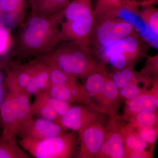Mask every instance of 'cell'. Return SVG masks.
Returning <instances> with one entry per match:
<instances>
[{"label": "cell", "instance_id": "6da1fadb", "mask_svg": "<svg viewBox=\"0 0 158 158\" xmlns=\"http://www.w3.org/2000/svg\"><path fill=\"white\" fill-rule=\"evenodd\" d=\"M63 18V10L50 16L31 11L18 30L13 43L15 53L24 58L48 53L62 41L60 25Z\"/></svg>", "mask_w": 158, "mask_h": 158}, {"label": "cell", "instance_id": "7a4b0ae2", "mask_svg": "<svg viewBox=\"0 0 158 158\" xmlns=\"http://www.w3.org/2000/svg\"><path fill=\"white\" fill-rule=\"evenodd\" d=\"M63 19L60 25L62 41L74 43L90 52L89 42L94 23L91 0L69 2L63 10Z\"/></svg>", "mask_w": 158, "mask_h": 158}, {"label": "cell", "instance_id": "3957f363", "mask_svg": "<svg viewBox=\"0 0 158 158\" xmlns=\"http://www.w3.org/2000/svg\"><path fill=\"white\" fill-rule=\"evenodd\" d=\"M40 58L71 76L85 80L100 60L76 44L62 41Z\"/></svg>", "mask_w": 158, "mask_h": 158}, {"label": "cell", "instance_id": "277c9868", "mask_svg": "<svg viewBox=\"0 0 158 158\" xmlns=\"http://www.w3.org/2000/svg\"><path fill=\"white\" fill-rule=\"evenodd\" d=\"M147 43L138 32L133 34L107 47L97 58L107 62L115 69L121 70L133 67L140 59L145 56L149 48Z\"/></svg>", "mask_w": 158, "mask_h": 158}, {"label": "cell", "instance_id": "5b68a950", "mask_svg": "<svg viewBox=\"0 0 158 158\" xmlns=\"http://www.w3.org/2000/svg\"><path fill=\"white\" fill-rule=\"evenodd\" d=\"M136 31L131 24L118 17H107L94 19L89 42L90 53L97 57L107 47Z\"/></svg>", "mask_w": 158, "mask_h": 158}, {"label": "cell", "instance_id": "8992f818", "mask_svg": "<svg viewBox=\"0 0 158 158\" xmlns=\"http://www.w3.org/2000/svg\"><path fill=\"white\" fill-rule=\"evenodd\" d=\"M19 144L36 158H66L73 156L77 145L73 133H63L49 138L33 140L20 138Z\"/></svg>", "mask_w": 158, "mask_h": 158}, {"label": "cell", "instance_id": "52a82bcc", "mask_svg": "<svg viewBox=\"0 0 158 158\" xmlns=\"http://www.w3.org/2000/svg\"><path fill=\"white\" fill-rule=\"evenodd\" d=\"M78 132L80 147L78 156H98L106 135V129L101 123L99 120L94 122Z\"/></svg>", "mask_w": 158, "mask_h": 158}, {"label": "cell", "instance_id": "ba28073f", "mask_svg": "<svg viewBox=\"0 0 158 158\" xmlns=\"http://www.w3.org/2000/svg\"><path fill=\"white\" fill-rule=\"evenodd\" d=\"M65 130L56 122L32 116L22 126L17 136L20 138L39 140L59 135L65 133Z\"/></svg>", "mask_w": 158, "mask_h": 158}, {"label": "cell", "instance_id": "9c48e42d", "mask_svg": "<svg viewBox=\"0 0 158 158\" xmlns=\"http://www.w3.org/2000/svg\"><path fill=\"white\" fill-rule=\"evenodd\" d=\"M0 123L2 132L0 138L4 140H16L19 129L17 113L13 94L7 92L0 109Z\"/></svg>", "mask_w": 158, "mask_h": 158}, {"label": "cell", "instance_id": "30bf717a", "mask_svg": "<svg viewBox=\"0 0 158 158\" xmlns=\"http://www.w3.org/2000/svg\"><path fill=\"white\" fill-rule=\"evenodd\" d=\"M36 61L37 59L25 64L16 65L8 70L6 68L5 83L7 92H24L34 73Z\"/></svg>", "mask_w": 158, "mask_h": 158}, {"label": "cell", "instance_id": "8fae6325", "mask_svg": "<svg viewBox=\"0 0 158 158\" xmlns=\"http://www.w3.org/2000/svg\"><path fill=\"white\" fill-rule=\"evenodd\" d=\"M98 120L97 114L89 108L81 105L71 106L59 123L65 129L79 131L86 126Z\"/></svg>", "mask_w": 158, "mask_h": 158}, {"label": "cell", "instance_id": "7c38bea8", "mask_svg": "<svg viewBox=\"0 0 158 158\" xmlns=\"http://www.w3.org/2000/svg\"><path fill=\"white\" fill-rule=\"evenodd\" d=\"M50 85L48 64L41 58L37 59L36 66L24 92L30 97L48 89Z\"/></svg>", "mask_w": 158, "mask_h": 158}, {"label": "cell", "instance_id": "4fadbf2b", "mask_svg": "<svg viewBox=\"0 0 158 158\" xmlns=\"http://www.w3.org/2000/svg\"><path fill=\"white\" fill-rule=\"evenodd\" d=\"M110 75L104 62L100 61L84 80L85 85L83 87L85 93L98 96Z\"/></svg>", "mask_w": 158, "mask_h": 158}, {"label": "cell", "instance_id": "5bb4252c", "mask_svg": "<svg viewBox=\"0 0 158 158\" xmlns=\"http://www.w3.org/2000/svg\"><path fill=\"white\" fill-rule=\"evenodd\" d=\"M124 138L123 133H106L98 156L102 158H121L125 157Z\"/></svg>", "mask_w": 158, "mask_h": 158}, {"label": "cell", "instance_id": "9a60e30c", "mask_svg": "<svg viewBox=\"0 0 158 158\" xmlns=\"http://www.w3.org/2000/svg\"><path fill=\"white\" fill-rule=\"evenodd\" d=\"M46 91L51 95L69 104L87 100V94L83 86L71 87L64 85H50Z\"/></svg>", "mask_w": 158, "mask_h": 158}, {"label": "cell", "instance_id": "2e32d148", "mask_svg": "<svg viewBox=\"0 0 158 158\" xmlns=\"http://www.w3.org/2000/svg\"><path fill=\"white\" fill-rule=\"evenodd\" d=\"M28 0H0V15H5L10 24L22 20L25 14Z\"/></svg>", "mask_w": 158, "mask_h": 158}, {"label": "cell", "instance_id": "e0dca14e", "mask_svg": "<svg viewBox=\"0 0 158 158\" xmlns=\"http://www.w3.org/2000/svg\"><path fill=\"white\" fill-rule=\"evenodd\" d=\"M158 107V98L152 93H141L127 102V110L132 116L142 111L155 112Z\"/></svg>", "mask_w": 158, "mask_h": 158}, {"label": "cell", "instance_id": "ac0fdd59", "mask_svg": "<svg viewBox=\"0 0 158 158\" xmlns=\"http://www.w3.org/2000/svg\"><path fill=\"white\" fill-rule=\"evenodd\" d=\"M70 0H34L31 11L42 16H50L64 10Z\"/></svg>", "mask_w": 158, "mask_h": 158}, {"label": "cell", "instance_id": "d6986e66", "mask_svg": "<svg viewBox=\"0 0 158 158\" xmlns=\"http://www.w3.org/2000/svg\"><path fill=\"white\" fill-rule=\"evenodd\" d=\"M31 115L59 122V118L53 109L49 105L41 92L35 95L34 102L31 105Z\"/></svg>", "mask_w": 158, "mask_h": 158}, {"label": "cell", "instance_id": "ffe728a7", "mask_svg": "<svg viewBox=\"0 0 158 158\" xmlns=\"http://www.w3.org/2000/svg\"><path fill=\"white\" fill-rule=\"evenodd\" d=\"M12 93L14 95L15 101L17 125L19 131L22 126L33 116L31 113V104L30 97L23 92Z\"/></svg>", "mask_w": 158, "mask_h": 158}, {"label": "cell", "instance_id": "44dd1931", "mask_svg": "<svg viewBox=\"0 0 158 158\" xmlns=\"http://www.w3.org/2000/svg\"><path fill=\"white\" fill-rule=\"evenodd\" d=\"M31 155L18 143L0 138V158H30Z\"/></svg>", "mask_w": 158, "mask_h": 158}, {"label": "cell", "instance_id": "7402d4cb", "mask_svg": "<svg viewBox=\"0 0 158 158\" xmlns=\"http://www.w3.org/2000/svg\"><path fill=\"white\" fill-rule=\"evenodd\" d=\"M123 0H98L94 9V19L116 17Z\"/></svg>", "mask_w": 158, "mask_h": 158}, {"label": "cell", "instance_id": "603a6c76", "mask_svg": "<svg viewBox=\"0 0 158 158\" xmlns=\"http://www.w3.org/2000/svg\"><path fill=\"white\" fill-rule=\"evenodd\" d=\"M47 63L49 69L50 85H64L71 87L81 86L76 78L71 76L56 66Z\"/></svg>", "mask_w": 158, "mask_h": 158}, {"label": "cell", "instance_id": "cb8c5ba5", "mask_svg": "<svg viewBox=\"0 0 158 158\" xmlns=\"http://www.w3.org/2000/svg\"><path fill=\"white\" fill-rule=\"evenodd\" d=\"M140 16L151 32L158 37V9L151 5H147L142 11H140Z\"/></svg>", "mask_w": 158, "mask_h": 158}, {"label": "cell", "instance_id": "d4e9b609", "mask_svg": "<svg viewBox=\"0 0 158 158\" xmlns=\"http://www.w3.org/2000/svg\"><path fill=\"white\" fill-rule=\"evenodd\" d=\"M125 134L123 133L124 142L126 143V148L130 154L132 153L143 152H145L147 147V143L144 142L137 135L136 132H132L131 130L127 129Z\"/></svg>", "mask_w": 158, "mask_h": 158}, {"label": "cell", "instance_id": "484cf974", "mask_svg": "<svg viewBox=\"0 0 158 158\" xmlns=\"http://www.w3.org/2000/svg\"><path fill=\"white\" fill-rule=\"evenodd\" d=\"M131 120L130 128L154 126L157 122V115L155 112L142 111L132 116Z\"/></svg>", "mask_w": 158, "mask_h": 158}, {"label": "cell", "instance_id": "4316f807", "mask_svg": "<svg viewBox=\"0 0 158 158\" xmlns=\"http://www.w3.org/2000/svg\"><path fill=\"white\" fill-rule=\"evenodd\" d=\"M119 96V90L112 80L110 73V76L106 81L101 93L97 97L101 100L103 103H105L106 105H107L109 103H114L118 100Z\"/></svg>", "mask_w": 158, "mask_h": 158}, {"label": "cell", "instance_id": "83f0119b", "mask_svg": "<svg viewBox=\"0 0 158 158\" xmlns=\"http://www.w3.org/2000/svg\"><path fill=\"white\" fill-rule=\"evenodd\" d=\"M40 92L42 94L44 98L48 102L49 105L56 113L59 119L67 113L70 108V104L69 103L51 96L46 90Z\"/></svg>", "mask_w": 158, "mask_h": 158}, {"label": "cell", "instance_id": "f1b7e54d", "mask_svg": "<svg viewBox=\"0 0 158 158\" xmlns=\"http://www.w3.org/2000/svg\"><path fill=\"white\" fill-rule=\"evenodd\" d=\"M13 43L10 29L0 24V56H5L8 52Z\"/></svg>", "mask_w": 158, "mask_h": 158}, {"label": "cell", "instance_id": "f546056e", "mask_svg": "<svg viewBox=\"0 0 158 158\" xmlns=\"http://www.w3.org/2000/svg\"><path fill=\"white\" fill-rule=\"evenodd\" d=\"M137 135L147 144H153L156 141L157 132L154 126H145L138 128Z\"/></svg>", "mask_w": 158, "mask_h": 158}, {"label": "cell", "instance_id": "4dcf8cb0", "mask_svg": "<svg viewBox=\"0 0 158 158\" xmlns=\"http://www.w3.org/2000/svg\"><path fill=\"white\" fill-rule=\"evenodd\" d=\"M7 67V62L4 59H0V109L6 98L7 90L5 86V71ZM1 127V123H0Z\"/></svg>", "mask_w": 158, "mask_h": 158}, {"label": "cell", "instance_id": "1f68e13d", "mask_svg": "<svg viewBox=\"0 0 158 158\" xmlns=\"http://www.w3.org/2000/svg\"><path fill=\"white\" fill-rule=\"evenodd\" d=\"M141 93V89L134 84H129L119 90L120 95L128 100L135 98Z\"/></svg>", "mask_w": 158, "mask_h": 158}, {"label": "cell", "instance_id": "d6a6232c", "mask_svg": "<svg viewBox=\"0 0 158 158\" xmlns=\"http://www.w3.org/2000/svg\"><path fill=\"white\" fill-rule=\"evenodd\" d=\"M115 70L113 73L110 74V76L116 87L120 90L128 85L129 83L127 81L121 70L117 69Z\"/></svg>", "mask_w": 158, "mask_h": 158}, {"label": "cell", "instance_id": "836d02e7", "mask_svg": "<svg viewBox=\"0 0 158 158\" xmlns=\"http://www.w3.org/2000/svg\"><path fill=\"white\" fill-rule=\"evenodd\" d=\"M120 70L129 84L137 85L138 80L137 77L139 76V75L134 70L133 67H126Z\"/></svg>", "mask_w": 158, "mask_h": 158}, {"label": "cell", "instance_id": "e575fe53", "mask_svg": "<svg viewBox=\"0 0 158 158\" xmlns=\"http://www.w3.org/2000/svg\"><path fill=\"white\" fill-rule=\"evenodd\" d=\"M28 2L29 4H30V6L31 7L32 6V5H33V3L34 2V0H28Z\"/></svg>", "mask_w": 158, "mask_h": 158}]
</instances>
